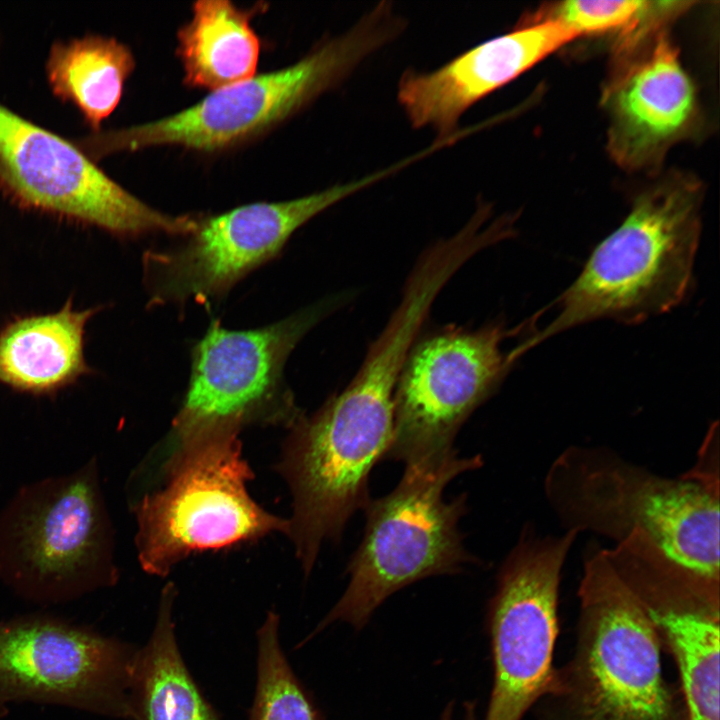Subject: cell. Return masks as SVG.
Segmentation results:
<instances>
[{
	"label": "cell",
	"instance_id": "obj_3",
	"mask_svg": "<svg viewBox=\"0 0 720 720\" xmlns=\"http://www.w3.org/2000/svg\"><path fill=\"white\" fill-rule=\"evenodd\" d=\"M700 204L699 184L683 176L641 193L555 300L552 321L521 342L519 353L587 322L608 318L634 324L680 304L692 282Z\"/></svg>",
	"mask_w": 720,
	"mask_h": 720
},
{
	"label": "cell",
	"instance_id": "obj_18",
	"mask_svg": "<svg viewBox=\"0 0 720 720\" xmlns=\"http://www.w3.org/2000/svg\"><path fill=\"white\" fill-rule=\"evenodd\" d=\"M100 308L77 310L69 298L56 312L9 321L0 330V383L19 392L43 395L89 374L85 332Z\"/></svg>",
	"mask_w": 720,
	"mask_h": 720
},
{
	"label": "cell",
	"instance_id": "obj_8",
	"mask_svg": "<svg viewBox=\"0 0 720 720\" xmlns=\"http://www.w3.org/2000/svg\"><path fill=\"white\" fill-rule=\"evenodd\" d=\"M253 471L237 434H219L178 454L134 504L142 568L166 576L189 555L287 534L288 519L249 495Z\"/></svg>",
	"mask_w": 720,
	"mask_h": 720
},
{
	"label": "cell",
	"instance_id": "obj_11",
	"mask_svg": "<svg viewBox=\"0 0 720 720\" xmlns=\"http://www.w3.org/2000/svg\"><path fill=\"white\" fill-rule=\"evenodd\" d=\"M385 172L279 202H254L201 218L185 242L143 258L151 304L206 302L279 254L312 218L382 179Z\"/></svg>",
	"mask_w": 720,
	"mask_h": 720
},
{
	"label": "cell",
	"instance_id": "obj_1",
	"mask_svg": "<svg viewBox=\"0 0 720 720\" xmlns=\"http://www.w3.org/2000/svg\"><path fill=\"white\" fill-rule=\"evenodd\" d=\"M413 341L406 326L386 324L346 387L289 428L277 468L292 494L287 535L306 576L322 544L338 540L371 499L369 475L393 440L395 390Z\"/></svg>",
	"mask_w": 720,
	"mask_h": 720
},
{
	"label": "cell",
	"instance_id": "obj_4",
	"mask_svg": "<svg viewBox=\"0 0 720 720\" xmlns=\"http://www.w3.org/2000/svg\"><path fill=\"white\" fill-rule=\"evenodd\" d=\"M543 490L564 531L615 544L639 532L676 562L720 582V493L585 445L569 446L552 461Z\"/></svg>",
	"mask_w": 720,
	"mask_h": 720
},
{
	"label": "cell",
	"instance_id": "obj_13",
	"mask_svg": "<svg viewBox=\"0 0 720 720\" xmlns=\"http://www.w3.org/2000/svg\"><path fill=\"white\" fill-rule=\"evenodd\" d=\"M0 183L25 207L120 238L187 236L198 219L161 212L125 190L76 146L0 105Z\"/></svg>",
	"mask_w": 720,
	"mask_h": 720
},
{
	"label": "cell",
	"instance_id": "obj_12",
	"mask_svg": "<svg viewBox=\"0 0 720 720\" xmlns=\"http://www.w3.org/2000/svg\"><path fill=\"white\" fill-rule=\"evenodd\" d=\"M578 536L526 528L503 562L489 610L494 684L485 720H522L549 689L561 572Z\"/></svg>",
	"mask_w": 720,
	"mask_h": 720
},
{
	"label": "cell",
	"instance_id": "obj_17",
	"mask_svg": "<svg viewBox=\"0 0 720 720\" xmlns=\"http://www.w3.org/2000/svg\"><path fill=\"white\" fill-rule=\"evenodd\" d=\"M578 38L552 20H525L516 29L484 41L436 70L405 71L397 99L412 127L450 137L475 103Z\"/></svg>",
	"mask_w": 720,
	"mask_h": 720
},
{
	"label": "cell",
	"instance_id": "obj_22",
	"mask_svg": "<svg viewBox=\"0 0 720 720\" xmlns=\"http://www.w3.org/2000/svg\"><path fill=\"white\" fill-rule=\"evenodd\" d=\"M256 637L257 680L249 720H322L281 648L277 613L267 614Z\"/></svg>",
	"mask_w": 720,
	"mask_h": 720
},
{
	"label": "cell",
	"instance_id": "obj_14",
	"mask_svg": "<svg viewBox=\"0 0 720 720\" xmlns=\"http://www.w3.org/2000/svg\"><path fill=\"white\" fill-rule=\"evenodd\" d=\"M138 650L56 618L0 622V705L27 700L133 720Z\"/></svg>",
	"mask_w": 720,
	"mask_h": 720
},
{
	"label": "cell",
	"instance_id": "obj_19",
	"mask_svg": "<svg viewBox=\"0 0 720 720\" xmlns=\"http://www.w3.org/2000/svg\"><path fill=\"white\" fill-rule=\"evenodd\" d=\"M252 10L227 0H200L178 31L177 55L184 82L210 92L256 74L260 41L251 27Z\"/></svg>",
	"mask_w": 720,
	"mask_h": 720
},
{
	"label": "cell",
	"instance_id": "obj_7",
	"mask_svg": "<svg viewBox=\"0 0 720 720\" xmlns=\"http://www.w3.org/2000/svg\"><path fill=\"white\" fill-rule=\"evenodd\" d=\"M481 465V456L464 458L457 451L438 464L405 465L389 494L370 499L363 509V539L347 567L348 586L311 636L337 620L360 629L399 589L427 577L456 574L475 562L458 529L467 496L446 501L443 493L455 477Z\"/></svg>",
	"mask_w": 720,
	"mask_h": 720
},
{
	"label": "cell",
	"instance_id": "obj_26",
	"mask_svg": "<svg viewBox=\"0 0 720 720\" xmlns=\"http://www.w3.org/2000/svg\"><path fill=\"white\" fill-rule=\"evenodd\" d=\"M7 712L6 708L3 705H0V718L5 715Z\"/></svg>",
	"mask_w": 720,
	"mask_h": 720
},
{
	"label": "cell",
	"instance_id": "obj_6",
	"mask_svg": "<svg viewBox=\"0 0 720 720\" xmlns=\"http://www.w3.org/2000/svg\"><path fill=\"white\" fill-rule=\"evenodd\" d=\"M337 302L324 301L274 324L229 330L211 322L194 346L189 385L165 438L136 474L153 482L183 450L250 425L290 428L302 415L284 379L288 356Z\"/></svg>",
	"mask_w": 720,
	"mask_h": 720
},
{
	"label": "cell",
	"instance_id": "obj_2",
	"mask_svg": "<svg viewBox=\"0 0 720 720\" xmlns=\"http://www.w3.org/2000/svg\"><path fill=\"white\" fill-rule=\"evenodd\" d=\"M578 597L572 655L536 702L537 719L690 720L651 622L604 549L585 558Z\"/></svg>",
	"mask_w": 720,
	"mask_h": 720
},
{
	"label": "cell",
	"instance_id": "obj_5",
	"mask_svg": "<svg viewBox=\"0 0 720 720\" xmlns=\"http://www.w3.org/2000/svg\"><path fill=\"white\" fill-rule=\"evenodd\" d=\"M390 3L380 2L352 28L322 41L297 62L210 92L160 119L110 131L88 141L108 154L157 146L200 152L231 148L293 116L343 82L368 56L404 28Z\"/></svg>",
	"mask_w": 720,
	"mask_h": 720
},
{
	"label": "cell",
	"instance_id": "obj_16",
	"mask_svg": "<svg viewBox=\"0 0 720 720\" xmlns=\"http://www.w3.org/2000/svg\"><path fill=\"white\" fill-rule=\"evenodd\" d=\"M666 32L615 57L603 94L610 119L608 149L630 170L655 167L696 118L694 87Z\"/></svg>",
	"mask_w": 720,
	"mask_h": 720
},
{
	"label": "cell",
	"instance_id": "obj_10",
	"mask_svg": "<svg viewBox=\"0 0 720 720\" xmlns=\"http://www.w3.org/2000/svg\"><path fill=\"white\" fill-rule=\"evenodd\" d=\"M520 327L447 325L418 336L396 390L394 435L386 457L438 464L456 450L460 427L503 381L516 360L504 343Z\"/></svg>",
	"mask_w": 720,
	"mask_h": 720
},
{
	"label": "cell",
	"instance_id": "obj_24",
	"mask_svg": "<svg viewBox=\"0 0 720 720\" xmlns=\"http://www.w3.org/2000/svg\"><path fill=\"white\" fill-rule=\"evenodd\" d=\"M718 443V425L714 423L704 438L695 465L682 476L720 493Z\"/></svg>",
	"mask_w": 720,
	"mask_h": 720
},
{
	"label": "cell",
	"instance_id": "obj_23",
	"mask_svg": "<svg viewBox=\"0 0 720 720\" xmlns=\"http://www.w3.org/2000/svg\"><path fill=\"white\" fill-rule=\"evenodd\" d=\"M646 1L644 0H573L554 4L528 20H552L582 35L607 32H626L636 22Z\"/></svg>",
	"mask_w": 720,
	"mask_h": 720
},
{
	"label": "cell",
	"instance_id": "obj_20",
	"mask_svg": "<svg viewBox=\"0 0 720 720\" xmlns=\"http://www.w3.org/2000/svg\"><path fill=\"white\" fill-rule=\"evenodd\" d=\"M176 594L173 583L163 588L150 638L138 650L133 720H219L182 658L173 620Z\"/></svg>",
	"mask_w": 720,
	"mask_h": 720
},
{
	"label": "cell",
	"instance_id": "obj_9",
	"mask_svg": "<svg viewBox=\"0 0 720 720\" xmlns=\"http://www.w3.org/2000/svg\"><path fill=\"white\" fill-rule=\"evenodd\" d=\"M0 572L23 595L57 601L116 578L94 465L25 488L0 519Z\"/></svg>",
	"mask_w": 720,
	"mask_h": 720
},
{
	"label": "cell",
	"instance_id": "obj_15",
	"mask_svg": "<svg viewBox=\"0 0 720 720\" xmlns=\"http://www.w3.org/2000/svg\"><path fill=\"white\" fill-rule=\"evenodd\" d=\"M672 656L690 720H719L720 582L632 536L606 550Z\"/></svg>",
	"mask_w": 720,
	"mask_h": 720
},
{
	"label": "cell",
	"instance_id": "obj_21",
	"mask_svg": "<svg viewBox=\"0 0 720 720\" xmlns=\"http://www.w3.org/2000/svg\"><path fill=\"white\" fill-rule=\"evenodd\" d=\"M134 66L127 46L93 36L57 44L50 53L47 73L55 94L76 105L97 128L117 107Z\"/></svg>",
	"mask_w": 720,
	"mask_h": 720
},
{
	"label": "cell",
	"instance_id": "obj_25",
	"mask_svg": "<svg viewBox=\"0 0 720 720\" xmlns=\"http://www.w3.org/2000/svg\"><path fill=\"white\" fill-rule=\"evenodd\" d=\"M474 708H475V706L473 703L466 704L465 715H464L463 720H476ZM452 709H453V704L449 703L446 706V708L441 716V720H452Z\"/></svg>",
	"mask_w": 720,
	"mask_h": 720
}]
</instances>
